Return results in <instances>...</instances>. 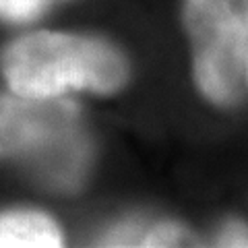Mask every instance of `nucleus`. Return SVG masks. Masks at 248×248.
Here are the masks:
<instances>
[{
    "instance_id": "nucleus-7",
    "label": "nucleus",
    "mask_w": 248,
    "mask_h": 248,
    "mask_svg": "<svg viewBox=\"0 0 248 248\" xmlns=\"http://www.w3.org/2000/svg\"><path fill=\"white\" fill-rule=\"evenodd\" d=\"M246 87H248V62H246Z\"/></svg>"
},
{
    "instance_id": "nucleus-1",
    "label": "nucleus",
    "mask_w": 248,
    "mask_h": 248,
    "mask_svg": "<svg viewBox=\"0 0 248 248\" xmlns=\"http://www.w3.org/2000/svg\"><path fill=\"white\" fill-rule=\"evenodd\" d=\"M0 73L9 91L23 97H64L75 91L110 95L126 87L130 62L102 37L37 29L6 46Z\"/></svg>"
},
{
    "instance_id": "nucleus-5",
    "label": "nucleus",
    "mask_w": 248,
    "mask_h": 248,
    "mask_svg": "<svg viewBox=\"0 0 248 248\" xmlns=\"http://www.w3.org/2000/svg\"><path fill=\"white\" fill-rule=\"evenodd\" d=\"M58 0H0V19L9 23H31Z\"/></svg>"
},
{
    "instance_id": "nucleus-2",
    "label": "nucleus",
    "mask_w": 248,
    "mask_h": 248,
    "mask_svg": "<svg viewBox=\"0 0 248 248\" xmlns=\"http://www.w3.org/2000/svg\"><path fill=\"white\" fill-rule=\"evenodd\" d=\"M192 81L217 108L238 104L246 89L248 0H184Z\"/></svg>"
},
{
    "instance_id": "nucleus-3",
    "label": "nucleus",
    "mask_w": 248,
    "mask_h": 248,
    "mask_svg": "<svg viewBox=\"0 0 248 248\" xmlns=\"http://www.w3.org/2000/svg\"><path fill=\"white\" fill-rule=\"evenodd\" d=\"M54 153L73 176H79L85 141L77 106L62 97L0 95V157L42 159V166L54 172Z\"/></svg>"
},
{
    "instance_id": "nucleus-6",
    "label": "nucleus",
    "mask_w": 248,
    "mask_h": 248,
    "mask_svg": "<svg viewBox=\"0 0 248 248\" xmlns=\"http://www.w3.org/2000/svg\"><path fill=\"white\" fill-rule=\"evenodd\" d=\"M188 238V232L178 223H168L161 221L157 226H153L149 232H145L141 236V246H178L184 244Z\"/></svg>"
},
{
    "instance_id": "nucleus-4",
    "label": "nucleus",
    "mask_w": 248,
    "mask_h": 248,
    "mask_svg": "<svg viewBox=\"0 0 248 248\" xmlns=\"http://www.w3.org/2000/svg\"><path fill=\"white\" fill-rule=\"evenodd\" d=\"M62 232L48 213L15 209L0 213V248H54L62 246Z\"/></svg>"
}]
</instances>
